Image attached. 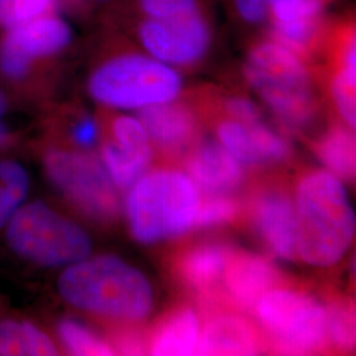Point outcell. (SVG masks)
I'll return each instance as SVG.
<instances>
[{"label":"cell","instance_id":"obj_4","mask_svg":"<svg viewBox=\"0 0 356 356\" xmlns=\"http://www.w3.org/2000/svg\"><path fill=\"white\" fill-rule=\"evenodd\" d=\"M200 204V191L186 173L173 168L153 169L128 191L129 231L143 244L177 238L194 227Z\"/></svg>","mask_w":356,"mask_h":356},{"label":"cell","instance_id":"obj_22","mask_svg":"<svg viewBox=\"0 0 356 356\" xmlns=\"http://www.w3.org/2000/svg\"><path fill=\"white\" fill-rule=\"evenodd\" d=\"M329 351L346 353L355 347V309L350 298L329 297L325 304Z\"/></svg>","mask_w":356,"mask_h":356},{"label":"cell","instance_id":"obj_9","mask_svg":"<svg viewBox=\"0 0 356 356\" xmlns=\"http://www.w3.org/2000/svg\"><path fill=\"white\" fill-rule=\"evenodd\" d=\"M214 29L206 11L170 19L143 17L136 36L153 58L179 67L200 64L210 51Z\"/></svg>","mask_w":356,"mask_h":356},{"label":"cell","instance_id":"obj_3","mask_svg":"<svg viewBox=\"0 0 356 356\" xmlns=\"http://www.w3.org/2000/svg\"><path fill=\"white\" fill-rule=\"evenodd\" d=\"M297 256L313 267H331L350 250L355 216L339 178L312 170L297 182L294 193Z\"/></svg>","mask_w":356,"mask_h":356},{"label":"cell","instance_id":"obj_2","mask_svg":"<svg viewBox=\"0 0 356 356\" xmlns=\"http://www.w3.org/2000/svg\"><path fill=\"white\" fill-rule=\"evenodd\" d=\"M244 76L286 129L304 131L317 119L322 107L318 70L270 36L250 47Z\"/></svg>","mask_w":356,"mask_h":356},{"label":"cell","instance_id":"obj_21","mask_svg":"<svg viewBox=\"0 0 356 356\" xmlns=\"http://www.w3.org/2000/svg\"><path fill=\"white\" fill-rule=\"evenodd\" d=\"M58 347L48 332L26 319H0V355H57Z\"/></svg>","mask_w":356,"mask_h":356},{"label":"cell","instance_id":"obj_13","mask_svg":"<svg viewBox=\"0 0 356 356\" xmlns=\"http://www.w3.org/2000/svg\"><path fill=\"white\" fill-rule=\"evenodd\" d=\"M70 40V28L56 17H38L11 28L0 45V70L8 78L20 79L33 60L63 51Z\"/></svg>","mask_w":356,"mask_h":356},{"label":"cell","instance_id":"obj_34","mask_svg":"<svg viewBox=\"0 0 356 356\" xmlns=\"http://www.w3.org/2000/svg\"><path fill=\"white\" fill-rule=\"evenodd\" d=\"M6 111V98L0 90V115L3 114Z\"/></svg>","mask_w":356,"mask_h":356},{"label":"cell","instance_id":"obj_16","mask_svg":"<svg viewBox=\"0 0 356 356\" xmlns=\"http://www.w3.org/2000/svg\"><path fill=\"white\" fill-rule=\"evenodd\" d=\"M225 306L206 307L194 355H254L264 351L254 321L247 318L245 313Z\"/></svg>","mask_w":356,"mask_h":356},{"label":"cell","instance_id":"obj_31","mask_svg":"<svg viewBox=\"0 0 356 356\" xmlns=\"http://www.w3.org/2000/svg\"><path fill=\"white\" fill-rule=\"evenodd\" d=\"M236 13L244 23L257 26L268 16V0H232Z\"/></svg>","mask_w":356,"mask_h":356},{"label":"cell","instance_id":"obj_5","mask_svg":"<svg viewBox=\"0 0 356 356\" xmlns=\"http://www.w3.org/2000/svg\"><path fill=\"white\" fill-rule=\"evenodd\" d=\"M252 316L264 350L279 355H309L329 351L325 306L286 281L268 291L254 305Z\"/></svg>","mask_w":356,"mask_h":356},{"label":"cell","instance_id":"obj_30","mask_svg":"<svg viewBox=\"0 0 356 356\" xmlns=\"http://www.w3.org/2000/svg\"><path fill=\"white\" fill-rule=\"evenodd\" d=\"M99 136H101L99 124L97 123L95 119L89 116L81 118L70 128V139L76 147L82 149L94 147L99 141Z\"/></svg>","mask_w":356,"mask_h":356},{"label":"cell","instance_id":"obj_27","mask_svg":"<svg viewBox=\"0 0 356 356\" xmlns=\"http://www.w3.org/2000/svg\"><path fill=\"white\" fill-rule=\"evenodd\" d=\"M143 17L170 19L204 11L202 0H136Z\"/></svg>","mask_w":356,"mask_h":356},{"label":"cell","instance_id":"obj_1","mask_svg":"<svg viewBox=\"0 0 356 356\" xmlns=\"http://www.w3.org/2000/svg\"><path fill=\"white\" fill-rule=\"evenodd\" d=\"M57 289L66 304L113 325H139L153 307L149 281L116 256L86 257L60 275Z\"/></svg>","mask_w":356,"mask_h":356},{"label":"cell","instance_id":"obj_10","mask_svg":"<svg viewBox=\"0 0 356 356\" xmlns=\"http://www.w3.org/2000/svg\"><path fill=\"white\" fill-rule=\"evenodd\" d=\"M243 216L270 254L284 260L297 259L296 209L282 182L260 184L244 204Z\"/></svg>","mask_w":356,"mask_h":356},{"label":"cell","instance_id":"obj_8","mask_svg":"<svg viewBox=\"0 0 356 356\" xmlns=\"http://www.w3.org/2000/svg\"><path fill=\"white\" fill-rule=\"evenodd\" d=\"M42 164L51 185L79 213L101 225L118 219L120 201L116 186L97 157L85 151L51 148Z\"/></svg>","mask_w":356,"mask_h":356},{"label":"cell","instance_id":"obj_18","mask_svg":"<svg viewBox=\"0 0 356 356\" xmlns=\"http://www.w3.org/2000/svg\"><path fill=\"white\" fill-rule=\"evenodd\" d=\"M241 164L222 144L211 140L198 141L185 161L188 176L206 197L236 191L245 178Z\"/></svg>","mask_w":356,"mask_h":356},{"label":"cell","instance_id":"obj_12","mask_svg":"<svg viewBox=\"0 0 356 356\" xmlns=\"http://www.w3.org/2000/svg\"><path fill=\"white\" fill-rule=\"evenodd\" d=\"M152 159L151 140L140 120L119 115L111 119L101 144V163L119 189H129L144 175Z\"/></svg>","mask_w":356,"mask_h":356},{"label":"cell","instance_id":"obj_15","mask_svg":"<svg viewBox=\"0 0 356 356\" xmlns=\"http://www.w3.org/2000/svg\"><path fill=\"white\" fill-rule=\"evenodd\" d=\"M139 120L154 148L168 157H177L201 140L204 120L191 98L141 108Z\"/></svg>","mask_w":356,"mask_h":356},{"label":"cell","instance_id":"obj_17","mask_svg":"<svg viewBox=\"0 0 356 356\" xmlns=\"http://www.w3.org/2000/svg\"><path fill=\"white\" fill-rule=\"evenodd\" d=\"M282 282L285 277L267 257L234 250L222 280V302L252 314L261 296Z\"/></svg>","mask_w":356,"mask_h":356},{"label":"cell","instance_id":"obj_20","mask_svg":"<svg viewBox=\"0 0 356 356\" xmlns=\"http://www.w3.org/2000/svg\"><path fill=\"white\" fill-rule=\"evenodd\" d=\"M355 145L354 129L344 123H334L318 140L314 141L313 151L331 175L346 182H353L356 172Z\"/></svg>","mask_w":356,"mask_h":356},{"label":"cell","instance_id":"obj_11","mask_svg":"<svg viewBox=\"0 0 356 356\" xmlns=\"http://www.w3.org/2000/svg\"><path fill=\"white\" fill-rule=\"evenodd\" d=\"M322 57L326 58L323 70L325 83L331 102L346 126L356 124V29L354 16L330 22Z\"/></svg>","mask_w":356,"mask_h":356},{"label":"cell","instance_id":"obj_19","mask_svg":"<svg viewBox=\"0 0 356 356\" xmlns=\"http://www.w3.org/2000/svg\"><path fill=\"white\" fill-rule=\"evenodd\" d=\"M200 331L201 319L193 307H173L147 332L148 354L194 355Z\"/></svg>","mask_w":356,"mask_h":356},{"label":"cell","instance_id":"obj_35","mask_svg":"<svg viewBox=\"0 0 356 356\" xmlns=\"http://www.w3.org/2000/svg\"><path fill=\"white\" fill-rule=\"evenodd\" d=\"M272 1H275V0H268V6H269Z\"/></svg>","mask_w":356,"mask_h":356},{"label":"cell","instance_id":"obj_7","mask_svg":"<svg viewBox=\"0 0 356 356\" xmlns=\"http://www.w3.org/2000/svg\"><path fill=\"white\" fill-rule=\"evenodd\" d=\"M182 79L152 56L123 53L99 65L90 76V95L107 107L144 108L177 99Z\"/></svg>","mask_w":356,"mask_h":356},{"label":"cell","instance_id":"obj_26","mask_svg":"<svg viewBox=\"0 0 356 356\" xmlns=\"http://www.w3.org/2000/svg\"><path fill=\"white\" fill-rule=\"evenodd\" d=\"M332 0H275L268 6L270 23L306 20L323 16Z\"/></svg>","mask_w":356,"mask_h":356},{"label":"cell","instance_id":"obj_14","mask_svg":"<svg viewBox=\"0 0 356 356\" xmlns=\"http://www.w3.org/2000/svg\"><path fill=\"white\" fill-rule=\"evenodd\" d=\"M234 248L219 242L185 245L172 257V276L179 286L197 296L202 306L223 305L220 288Z\"/></svg>","mask_w":356,"mask_h":356},{"label":"cell","instance_id":"obj_6","mask_svg":"<svg viewBox=\"0 0 356 356\" xmlns=\"http://www.w3.org/2000/svg\"><path fill=\"white\" fill-rule=\"evenodd\" d=\"M4 227L13 254L40 267H67L91 252L88 232L44 202L23 204Z\"/></svg>","mask_w":356,"mask_h":356},{"label":"cell","instance_id":"obj_33","mask_svg":"<svg viewBox=\"0 0 356 356\" xmlns=\"http://www.w3.org/2000/svg\"><path fill=\"white\" fill-rule=\"evenodd\" d=\"M8 4H10V0H0V20L1 19L4 20V16H6V13H7Z\"/></svg>","mask_w":356,"mask_h":356},{"label":"cell","instance_id":"obj_28","mask_svg":"<svg viewBox=\"0 0 356 356\" xmlns=\"http://www.w3.org/2000/svg\"><path fill=\"white\" fill-rule=\"evenodd\" d=\"M108 342L113 346L115 354H148L147 332L141 330L139 325H115L114 329L110 332Z\"/></svg>","mask_w":356,"mask_h":356},{"label":"cell","instance_id":"obj_29","mask_svg":"<svg viewBox=\"0 0 356 356\" xmlns=\"http://www.w3.org/2000/svg\"><path fill=\"white\" fill-rule=\"evenodd\" d=\"M53 0H10L4 23L10 28L22 26L47 13Z\"/></svg>","mask_w":356,"mask_h":356},{"label":"cell","instance_id":"obj_23","mask_svg":"<svg viewBox=\"0 0 356 356\" xmlns=\"http://www.w3.org/2000/svg\"><path fill=\"white\" fill-rule=\"evenodd\" d=\"M29 188L26 166L15 160H0V229L24 204Z\"/></svg>","mask_w":356,"mask_h":356},{"label":"cell","instance_id":"obj_24","mask_svg":"<svg viewBox=\"0 0 356 356\" xmlns=\"http://www.w3.org/2000/svg\"><path fill=\"white\" fill-rule=\"evenodd\" d=\"M57 335L65 351L72 355H115L114 348L107 339L76 319L65 318L57 325Z\"/></svg>","mask_w":356,"mask_h":356},{"label":"cell","instance_id":"obj_32","mask_svg":"<svg viewBox=\"0 0 356 356\" xmlns=\"http://www.w3.org/2000/svg\"><path fill=\"white\" fill-rule=\"evenodd\" d=\"M10 141H11V134L3 124H0V148L8 145Z\"/></svg>","mask_w":356,"mask_h":356},{"label":"cell","instance_id":"obj_25","mask_svg":"<svg viewBox=\"0 0 356 356\" xmlns=\"http://www.w3.org/2000/svg\"><path fill=\"white\" fill-rule=\"evenodd\" d=\"M243 209L244 204L229 194L206 197L204 204H200L194 227L207 229L234 223L243 216Z\"/></svg>","mask_w":356,"mask_h":356}]
</instances>
